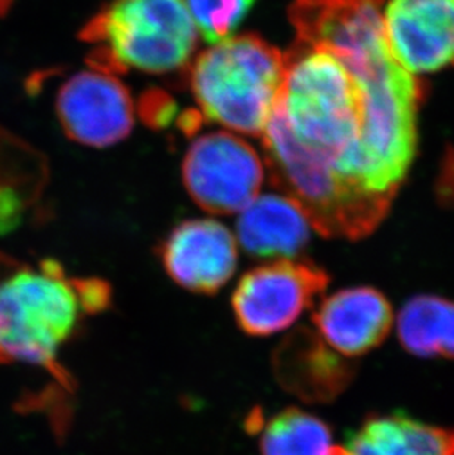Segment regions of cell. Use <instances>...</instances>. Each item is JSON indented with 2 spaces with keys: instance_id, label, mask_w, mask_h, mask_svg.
<instances>
[{
  "instance_id": "cell-4",
  "label": "cell",
  "mask_w": 454,
  "mask_h": 455,
  "mask_svg": "<svg viewBox=\"0 0 454 455\" xmlns=\"http://www.w3.org/2000/svg\"><path fill=\"white\" fill-rule=\"evenodd\" d=\"M262 138L272 181L321 236L357 241L385 219L393 199L364 192L307 151L288 129L279 102Z\"/></svg>"
},
{
  "instance_id": "cell-10",
  "label": "cell",
  "mask_w": 454,
  "mask_h": 455,
  "mask_svg": "<svg viewBox=\"0 0 454 455\" xmlns=\"http://www.w3.org/2000/svg\"><path fill=\"white\" fill-rule=\"evenodd\" d=\"M170 279L189 292L213 295L235 275V237L215 220H189L173 228L159 246Z\"/></svg>"
},
{
  "instance_id": "cell-15",
  "label": "cell",
  "mask_w": 454,
  "mask_h": 455,
  "mask_svg": "<svg viewBox=\"0 0 454 455\" xmlns=\"http://www.w3.org/2000/svg\"><path fill=\"white\" fill-rule=\"evenodd\" d=\"M399 339L424 358H454V302L434 295L411 298L400 311Z\"/></svg>"
},
{
  "instance_id": "cell-3",
  "label": "cell",
  "mask_w": 454,
  "mask_h": 455,
  "mask_svg": "<svg viewBox=\"0 0 454 455\" xmlns=\"http://www.w3.org/2000/svg\"><path fill=\"white\" fill-rule=\"evenodd\" d=\"M285 82V55L260 36H233L193 60L189 84L204 120L263 136Z\"/></svg>"
},
{
  "instance_id": "cell-17",
  "label": "cell",
  "mask_w": 454,
  "mask_h": 455,
  "mask_svg": "<svg viewBox=\"0 0 454 455\" xmlns=\"http://www.w3.org/2000/svg\"><path fill=\"white\" fill-rule=\"evenodd\" d=\"M255 0H186L197 30L207 44L231 37Z\"/></svg>"
},
{
  "instance_id": "cell-1",
  "label": "cell",
  "mask_w": 454,
  "mask_h": 455,
  "mask_svg": "<svg viewBox=\"0 0 454 455\" xmlns=\"http://www.w3.org/2000/svg\"><path fill=\"white\" fill-rule=\"evenodd\" d=\"M384 0H294L279 98L292 136L368 194L394 199L415 158L419 83L391 53Z\"/></svg>"
},
{
  "instance_id": "cell-5",
  "label": "cell",
  "mask_w": 454,
  "mask_h": 455,
  "mask_svg": "<svg viewBox=\"0 0 454 455\" xmlns=\"http://www.w3.org/2000/svg\"><path fill=\"white\" fill-rule=\"evenodd\" d=\"M80 37L98 44L87 60L93 69L166 74L188 67L198 30L186 0H112Z\"/></svg>"
},
{
  "instance_id": "cell-18",
  "label": "cell",
  "mask_w": 454,
  "mask_h": 455,
  "mask_svg": "<svg viewBox=\"0 0 454 455\" xmlns=\"http://www.w3.org/2000/svg\"><path fill=\"white\" fill-rule=\"evenodd\" d=\"M74 286L77 291L83 313L93 315L111 307V286L105 280L96 279V277L74 279Z\"/></svg>"
},
{
  "instance_id": "cell-8",
  "label": "cell",
  "mask_w": 454,
  "mask_h": 455,
  "mask_svg": "<svg viewBox=\"0 0 454 455\" xmlns=\"http://www.w3.org/2000/svg\"><path fill=\"white\" fill-rule=\"evenodd\" d=\"M55 109L65 134L86 147H112L134 129L130 92L114 74L98 69L69 77L56 95Z\"/></svg>"
},
{
  "instance_id": "cell-12",
  "label": "cell",
  "mask_w": 454,
  "mask_h": 455,
  "mask_svg": "<svg viewBox=\"0 0 454 455\" xmlns=\"http://www.w3.org/2000/svg\"><path fill=\"white\" fill-rule=\"evenodd\" d=\"M393 318L384 293L368 286L338 291L323 299L313 313L319 335L345 358L377 348L390 333Z\"/></svg>"
},
{
  "instance_id": "cell-2",
  "label": "cell",
  "mask_w": 454,
  "mask_h": 455,
  "mask_svg": "<svg viewBox=\"0 0 454 455\" xmlns=\"http://www.w3.org/2000/svg\"><path fill=\"white\" fill-rule=\"evenodd\" d=\"M82 311L74 279L56 259L33 267L0 252V364L44 367L71 389L73 378L58 353L73 338Z\"/></svg>"
},
{
  "instance_id": "cell-7",
  "label": "cell",
  "mask_w": 454,
  "mask_h": 455,
  "mask_svg": "<svg viewBox=\"0 0 454 455\" xmlns=\"http://www.w3.org/2000/svg\"><path fill=\"white\" fill-rule=\"evenodd\" d=\"M183 183L193 201L211 214H233L257 198L264 165L254 148L235 134L207 133L184 155Z\"/></svg>"
},
{
  "instance_id": "cell-11",
  "label": "cell",
  "mask_w": 454,
  "mask_h": 455,
  "mask_svg": "<svg viewBox=\"0 0 454 455\" xmlns=\"http://www.w3.org/2000/svg\"><path fill=\"white\" fill-rule=\"evenodd\" d=\"M273 371L285 391L312 404L334 401L356 373L318 331L307 327L291 331L274 349Z\"/></svg>"
},
{
  "instance_id": "cell-20",
  "label": "cell",
  "mask_w": 454,
  "mask_h": 455,
  "mask_svg": "<svg viewBox=\"0 0 454 455\" xmlns=\"http://www.w3.org/2000/svg\"><path fill=\"white\" fill-rule=\"evenodd\" d=\"M24 199L13 188L0 186V235L12 232L21 221Z\"/></svg>"
},
{
  "instance_id": "cell-19",
  "label": "cell",
  "mask_w": 454,
  "mask_h": 455,
  "mask_svg": "<svg viewBox=\"0 0 454 455\" xmlns=\"http://www.w3.org/2000/svg\"><path fill=\"white\" fill-rule=\"evenodd\" d=\"M139 111L148 124L157 129H164L177 116V105L163 92H148L146 95L142 96Z\"/></svg>"
},
{
  "instance_id": "cell-6",
  "label": "cell",
  "mask_w": 454,
  "mask_h": 455,
  "mask_svg": "<svg viewBox=\"0 0 454 455\" xmlns=\"http://www.w3.org/2000/svg\"><path fill=\"white\" fill-rule=\"evenodd\" d=\"M329 284L321 267L305 259H279L242 275L231 295L240 331L254 338L288 329L312 308Z\"/></svg>"
},
{
  "instance_id": "cell-9",
  "label": "cell",
  "mask_w": 454,
  "mask_h": 455,
  "mask_svg": "<svg viewBox=\"0 0 454 455\" xmlns=\"http://www.w3.org/2000/svg\"><path fill=\"white\" fill-rule=\"evenodd\" d=\"M384 28L391 53L409 73L454 64V0H388Z\"/></svg>"
},
{
  "instance_id": "cell-13",
  "label": "cell",
  "mask_w": 454,
  "mask_h": 455,
  "mask_svg": "<svg viewBox=\"0 0 454 455\" xmlns=\"http://www.w3.org/2000/svg\"><path fill=\"white\" fill-rule=\"evenodd\" d=\"M310 221L300 206L280 195L254 199L238 220V239L255 258L291 259L310 239Z\"/></svg>"
},
{
  "instance_id": "cell-16",
  "label": "cell",
  "mask_w": 454,
  "mask_h": 455,
  "mask_svg": "<svg viewBox=\"0 0 454 455\" xmlns=\"http://www.w3.org/2000/svg\"><path fill=\"white\" fill-rule=\"evenodd\" d=\"M262 455H336L332 430L319 417L291 407L263 426Z\"/></svg>"
},
{
  "instance_id": "cell-14",
  "label": "cell",
  "mask_w": 454,
  "mask_h": 455,
  "mask_svg": "<svg viewBox=\"0 0 454 455\" xmlns=\"http://www.w3.org/2000/svg\"><path fill=\"white\" fill-rule=\"evenodd\" d=\"M336 455H454V429L404 412L372 416L348 435Z\"/></svg>"
}]
</instances>
